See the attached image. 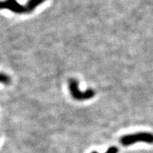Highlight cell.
Segmentation results:
<instances>
[{
  "label": "cell",
  "instance_id": "obj_1",
  "mask_svg": "<svg viewBox=\"0 0 153 153\" xmlns=\"http://www.w3.org/2000/svg\"><path fill=\"white\" fill-rule=\"evenodd\" d=\"M138 142L146 143L148 144L153 143V134L147 132L137 133L124 135L120 138V143L124 146H128Z\"/></svg>",
  "mask_w": 153,
  "mask_h": 153
},
{
  "label": "cell",
  "instance_id": "obj_2",
  "mask_svg": "<svg viewBox=\"0 0 153 153\" xmlns=\"http://www.w3.org/2000/svg\"><path fill=\"white\" fill-rule=\"evenodd\" d=\"M69 89H70V92L71 94L72 97L78 101H83L87 100L92 98L94 97L95 92L93 89H89L85 91H82L79 89V86H78L77 80L73 78L69 79L68 82Z\"/></svg>",
  "mask_w": 153,
  "mask_h": 153
},
{
  "label": "cell",
  "instance_id": "obj_3",
  "mask_svg": "<svg viewBox=\"0 0 153 153\" xmlns=\"http://www.w3.org/2000/svg\"><path fill=\"white\" fill-rule=\"evenodd\" d=\"M1 9H6L16 14H27L28 9L27 5H22L16 0H4L1 3Z\"/></svg>",
  "mask_w": 153,
  "mask_h": 153
},
{
  "label": "cell",
  "instance_id": "obj_4",
  "mask_svg": "<svg viewBox=\"0 0 153 153\" xmlns=\"http://www.w3.org/2000/svg\"><path fill=\"white\" fill-rule=\"evenodd\" d=\"M45 1V0H28L27 4H26L28 9V12L31 13L38 6L41 4Z\"/></svg>",
  "mask_w": 153,
  "mask_h": 153
},
{
  "label": "cell",
  "instance_id": "obj_5",
  "mask_svg": "<svg viewBox=\"0 0 153 153\" xmlns=\"http://www.w3.org/2000/svg\"><path fill=\"white\" fill-rule=\"evenodd\" d=\"M1 79V83L5 84V85H7V84H9V82H10V78H9V76L4 73H1V79Z\"/></svg>",
  "mask_w": 153,
  "mask_h": 153
},
{
  "label": "cell",
  "instance_id": "obj_6",
  "mask_svg": "<svg viewBox=\"0 0 153 153\" xmlns=\"http://www.w3.org/2000/svg\"><path fill=\"white\" fill-rule=\"evenodd\" d=\"M118 151V150L116 147L112 146V147H111V148H108V150H107L105 153H117ZM91 153H99V152H96V151H94V152H92Z\"/></svg>",
  "mask_w": 153,
  "mask_h": 153
}]
</instances>
